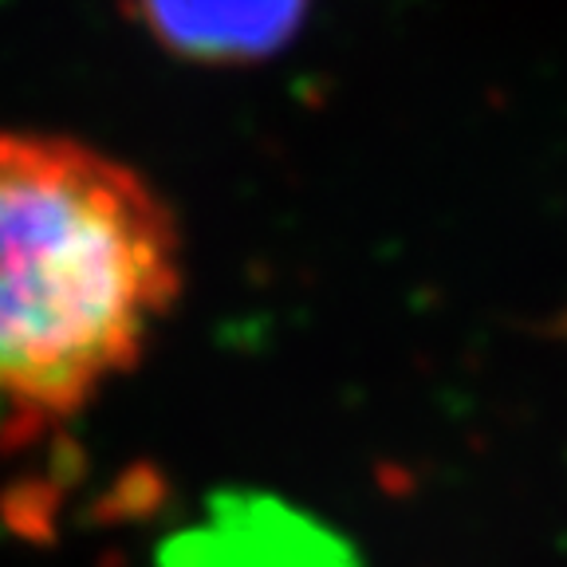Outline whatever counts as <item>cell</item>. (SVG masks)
Listing matches in <instances>:
<instances>
[{
	"instance_id": "obj_1",
	"label": "cell",
	"mask_w": 567,
	"mask_h": 567,
	"mask_svg": "<svg viewBox=\"0 0 567 567\" xmlns=\"http://www.w3.org/2000/svg\"><path fill=\"white\" fill-rule=\"evenodd\" d=\"M177 296V221L138 169L68 134L0 126L4 450L126 379Z\"/></svg>"
},
{
	"instance_id": "obj_2",
	"label": "cell",
	"mask_w": 567,
	"mask_h": 567,
	"mask_svg": "<svg viewBox=\"0 0 567 567\" xmlns=\"http://www.w3.org/2000/svg\"><path fill=\"white\" fill-rule=\"evenodd\" d=\"M154 44L202 68H248L300 35L311 0H131Z\"/></svg>"
}]
</instances>
